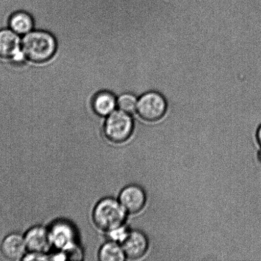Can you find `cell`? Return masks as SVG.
I'll use <instances>...</instances> for the list:
<instances>
[{
	"label": "cell",
	"mask_w": 261,
	"mask_h": 261,
	"mask_svg": "<svg viewBox=\"0 0 261 261\" xmlns=\"http://www.w3.org/2000/svg\"><path fill=\"white\" fill-rule=\"evenodd\" d=\"M127 214L118 199L106 197L94 206L92 220L97 228L107 232L125 224Z\"/></svg>",
	"instance_id": "cell-1"
},
{
	"label": "cell",
	"mask_w": 261,
	"mask_h": 261,
	"mask_svg": "<svg viewBox=\"0 0 261 261\" xmlns=\"http://www.w3.org/2000/svg\"><path fill=\"white\" fill-rule=\"evenodd\" d=\"M21 50L27 60L35 63H42L55 55L56 42L50 33L42 31L31 32L21 40Z\"/></svg>",
	"instance_id": "cell-2"
},
{
	"label": "cell",
	"mask_w": 261,
	"mask_h": 261,
	"mask_svg": "<svg viewBox=\"0 0 261 261\" xmlns=\"http://www.w3.org/2000/svg\"><path fill=\"white\" fill-rule=\"evenodd\" d=\"M134 129V120L130 114L119 110L107 116L103 130L107 140L120 144L131 137Z\"/></svg>",
	"instance_id": "cell-3"
},
{
	"label": "cell",
	"mask_w": 261,
	"mask_h": 261,
	"mask_svg": "<svg viewBox=\"0 0 261 261\" xmlns=\"http://www.w3.org/2000/svg\"><path fill=\"white\" fill-rule=\"evenodd\" d=\"M167 109V101L162 94L157 91H150L138 99L136 111L144 121L156 122L164 116Z\"/></svg>",
	"instance_id": "cell-4"
},
{
	"label": "cell",
	"mask_w": 261,
	"mask_h": 261,
	"mask_svg": "<svg viewBox=\"0 0 261 261\" xmlns=\"http://www.w3.org/2000/svg\"><path fill=\"white\" fill-rule=\"evenodd\" d=\"M52 247L61 250L78 244V234L74 225L66 220L54 221L48 228Z\"/></svg>",
	"instance_id": "cell-5"
},
{
	"label": "cell",
	"mask_w": 261,
	"mask_h": 261,
	"mask_svg": "<svg viewBox=\"0 0 261 261\" xmlns=\"http://www.w3.org/2000/svg\"><path fill=\"white\" fill-rule=\"evenodd\" d=\"M25 58L19 35L10 28L0 30V58L17 63L21 62Z\"/></svg>",
	"instance_id": "cell-6"
},
{
	"label": "cell",
	"mask_w": 261,
	"mask_h": 261,
	"mask_svg": "<svg viewBox=\"0 0 261 261\" xmlns=\"http://www.w3.org/2000/svg\"><path fill=\"white\" fill-rule=\"evenodd\" d=\"M118 200L128 214H136L144 208L147 194L141 187L132 184L122 189Z\"/></svg>",
	"instance_id": "cell-7"
},
{
	"label": "cell",
	"mask_w": 261,
	"mask_h": 261,
	"mask_svg": "<svg viewBox=\"0 0 261 261\" xmlns=\"http://www.w3.org/2000/svg\"><path fill=\"white\" fill-rule=\"evenodd\" d=\"M23 237L28 252L46 254L52 247L48 228L42 226L31 227Z\"/></svg>",
	"instance_id": "cell-8"
},
{
	"label": "cell",
	"mask_w": 261,
	"mask_h": 261,
	"mask_svg": "<svg viewBox=\"0 0 261 261\" xmlns=\"http://www.w3.org/2000/svg\"><path fill=\"white\" fill-rule=\"evenodd\" d=\"M122 246L127 259L136 260L147 252L149 242L144 232L139 230H131Z\"/></svg>",
	"instance_id": "cell-9"
},
{
	"label": "cell",
	"mask_w": 261,
	"mask_h": 261,
	"mask_svg": "<svg viewBox=\"0 0 261 261\" xmlns=\"http://www.w3.org/2000/svg\"><path fill=\"white\" fill-rule=\"evenodd\" d=\"M1 251L7 259L22 260L28 252L24 237L16 232L8 235L3 240Z\"/></svg>",
	"instance_id": "cell-10"
},
{
	"label": "cell",
	"mask_w": 261,
	"mask_h": 261,
	"mask_svg": "<svg viewBox=\"0 0 261 261\" xmlns=\"http://www.w3.org/2000/svg\"><path fill=\"white\" fill-rule=\"evenodd\" d=\"M117 106L115 96L109 92L103 91L96 94L92 107L94 112L102 117H107L114 111Z\"/></svg>",
	"instance_id": "cell-11"
},
{
	"label": "cell",
	"mask_w": 261,
	"mask_h": 261,
	"mask_svg": "<svg viewBox=\"0 0 261 261\" xmlns=\"http://www.w3.org/2000/svg\"><path fill=\"white\" fill-rule=\"evenodd\" d=\"M33 25L32 17L25 12H15L9 18L10 29L19 35H25L32 32Z\"/></svg>",
	"instance_id": "cell-12"
},
{
	"label": "cell",
	"mask_w": 261,
	"mask_h": 261,
	"mask_svg": "<svg viewBox=\"0 0 261 261\" xmlns=\"http://www.w3.org/2000/svg\"><path fill=\"white\" fill-rule=\"evenodd\" d=\"M98 258L101 261H123L127 259L122 245L111 240L100 248Z\"/></svg>",
	"instance_id": "cell-13"
},
{
	"label": "cell",
	"mask_w": 261,
	"mask_h": 261,
	"mask_svg": "<svg viewBox=\"0 0 261 261\" xmlns=\"http://www.w3.org/2000/svg\"><path fill=\"white\" fill-rule=\"evenodd\" d=\"M138 99L134 94L125 93L120 96L117 99V107L120 111L132 114L136 111Z\"/></svg>",
	"instance_id": "cell-14"
},
{
	"label": "cell",
	"mask_w": 261,
	"mask_h": 261,
	"mask_svg": "<svg viewBox=\"0 0 261 261\" xmlns=\"http://www.w3.org/2000/svg\"><path fill=\"white\" fill-rule=\"evenodd\" d=\"M130 231L131 230L124 224L112 231L106 232V234L109 240L122 245L129 236Z\"/></svg>",
	"instance_id": "cell-15"
},
{
	"label": "cell",
	"mask_w": 261,
	"mask_h": 261,
	"mask_svg": "<svg viewBox=\"0 0 261 261\" xmlns=\"http://www.w3.org/2000/svg\"><path fill=\"white\" fill-rule=\"evenodd\" d=\"M22 260H47L50 257L47 254H39V253L28 252L23 257Z\"/></svg>",
	"instance_id": "cell-16"
},
{
	"label": "cell",
	"mask_w": 261,
	"mask_h": 261,
	"mask_svg": "<svg viewBox=\"0 0 261 261\" xmlns=\"http://www.w3.org/2000/svg\"><path fill=\"white\" fill-rule=\"evenodd\" d=\"M256 139L258 143H259V145L261 147V124L260 125L259 127H258V129L257 130Z\"/></svg>",
	"instance_id": "cell-17"
},
{
	"label": "cell",
	"mask_w": 261,
	"mask_h": 261,
	"mask_svg": "<svg viewBox=\"0 0 261 261\" xmlns=\"http://www.w3.org/2000/svg\"><path fill=\"white\" fill-rule=\"evenodd\" d=\"M258 158H259L260 162L261 163V149L259 151V154H258Z\"/></svg>",
	"instance_id": "cell-18"
}]
</instances>
